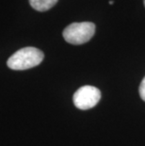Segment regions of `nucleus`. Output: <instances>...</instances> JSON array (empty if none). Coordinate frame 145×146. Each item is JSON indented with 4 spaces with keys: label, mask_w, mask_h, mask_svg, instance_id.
I'll list each match as a JSON object with an SVG mask.
<instances>
[{
    "label": "nucleus",
    "mask_w": 145,
    "mask_h": 146,
    "mask_svg": "<svg viewBox=\"0 0 145 146\" xmlns=\"http://www.w3.org/2000/svg\"><path fill=\"white\" fill-rule=\"evenodd\" d=\"M95 33V25L91 22L73 23L63 30L64 40L71 44H83L88 42Z\"/></svg>",
    "instance_id": "nucleus-2"
},
{
    "label": "nucleus",
    "mask_w": 145,
    "mask_h": 146,
    "mask_svg": "<svg viewBox=\"0 0 145 146\" xmlns=\"http://www.w3.org/2000/svg\"><path fill=\"white\" fill-rule=\"evenodd\" d=\"M144 6H145V0H144Z\"/></svg>",
    "instance_id": "nucleus-7"
},
{
    "label": "nucleus",
    "mask_w": 145,
    "mask_h": 146,
    "mask_svg": "<svg viewBox=\"0 0 145 146\" xmlns=\"http://www.w3.org/2000/svg\"><path fill=\"white\" fill-rule=\"evenodd\" d=\"M44 52L36 47L28 46L20 49L11 56L7 61V65L11 70H27L38 66L44 60Z\"/></svg>",
    "instance_id": "nucleus-1"
},
{
    "label": "nucleus",
    "mask_w": 145,
    "mask_h": 146,
    "mask_svg": "<svg viewBox=\"0 0 145 146\" xmlns=\"http://www.w3.org/2000/svg\"><path fill=\"white\" fill-rule=\"evenodd\" d=\"M138 92H140V98L145 102V76H144V78L142 79V81H141V83H140Z\"/></svg>",
    "instance_id": "nucleus-5"
},
{
    "label": "nucleus",
    "mask_w": 145,
    "mask_h": 146,
    "mask_svg": "<svg viewBox=\"0 0 145 146\" xmlns=\"http://www.w3.org/2000/svg\"><path fill=\"white\" fill-rule=\"evenodd\" d=\"M58 0H29L30 6L35 11H46L53 8Z\"/></svg>",
    "instance_id": "nucleus-4"
},
{
    "label": "nucleus",
    "mask_w": 145,
    "mask_h": 146,
    "mask_svg": "<svg viewBox=\"0 0 145 146\" xmlns=\"http://www.w3.org/2000/svg\"><path fill=\"white\" fill-rule=\"evenodd\" d=\"M113 3H114V1H112V0H111V1H109V4H110V5H112Z\"/></svg>",
    "instance_id": "nucleus-6"
},
{
    "label": "nucleus",
    "mask_w": 145,
    "mask_h": 146,
    "mask_svg": "<svg viewBox=\"0 0 145 146\" xmlns=\"http://www.w3.org/2000/svg\"><path fill=\"white\" fill-rule=\"evenodd\" d=\"M101 99V92L93 86H83L75 92L73 97V104L82 110L95 107Z\"/></svg>",
    "instance_id": "nucleus-3"
}]
</instances>
